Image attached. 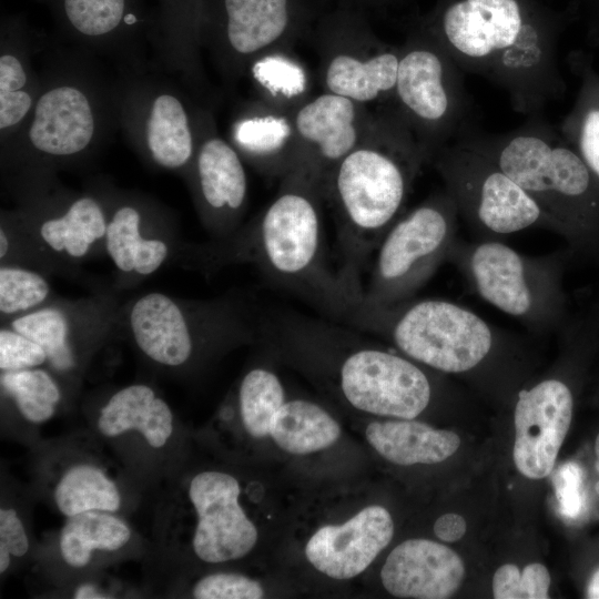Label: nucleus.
Listing matches in <instances>:
<instances>
[{"mask_svg":"<svg viewBox=\"0 0 599 599\" xmlns=\"http://www.w3.org/2000/svg\"><path fill=\"white\" fill-rule=\"evenodd\" d=\"M435 41L463 72L504 90L517 112L540 115L560 91L550 30L528 20L518 0H456Z\"/></svg>","mask_w":599,"mask_h":599,"instance_id":"f257e3e1","label":"nucleus"},{"mask_svg":"<svg viewBox=\"0 0 599 599\" xmlns=\"http://www.w3.org/2000/svg\"><path fill=\"white\" fill-rule=\"evenodd\" d=\"M407 129L402 121L382 143L355 148L323 185L337 210V274L354 302L363 295L362 274L369 257L402 216L413 181L429 159Z\"/></svg>","mask_w":599,"mask_h":599,"instance_id":"f03ea898","label":"nucleus"},{"mask_svg":"<svg viewBox=\"0 0 599 599\" xmlns=\"http://www.w3.org/2000/svg\"><path fill=\"white\" fill-rule=\"evenodd\" d=\"M319 193L321 186L302 171L287 172L248 235L250 257L272 282L342 323L354 300L327 262Z\"/></svg>","mask_w":599,"mask_h":599,"instance_id":"7ed1b4c3","label":"nucleus"},{"mask_svg":"<svg viewBox=\"0 0 599 599\" xmlns=\"http://www.w3.org/2000/svg\"><path fill=\"white\" fill-rule=\"evenodd\" d=\"M458 138L490 158L541 207L552 229L570 236L591 222L592 174L580 155L540 115L499 134L470 126Z\"/></svg>","mask_w":599,"mask_h":599,"instance_id":"20e7f679","label":"nucleus"},{"mask_svg":"<svg viewBox=\"0 0 599 599\" xmlns=\"http://www.w3.org/2000/svg\"><path fill=\"white\" fill-rule=\"evenodd\" d=\"M342 323L383 336L413 361L451 374L477 367L496 341L493 327L481 316L440 298L375 305L361 296Z\"/></svg>","mask_w":599,"mask_h":599,"instance_id":"39448f33","label":"nucleus"},{"mask_svg":"<svg viewBox=\"0 0 599 599\" xmlns=\"http://www.w3.org/2000/svg\"><path fill=\"white\" fill-rule=\"evenodd\" d=\"M458 217L456 202L446 189L400 216L374 252L362 300L393 305L413 298L448 258Z\"/></svg>","mask_w":599,"mask_h":599,"instance_id":"423d86ee","label":"nucleus"},{"mask_svg":"<svg viewBox=\"0 0 599 599\" xmlns=\"http://www.w3.org/2000/svg\"><path fill=\"white\" fill-rule=\"evenodd\" d=\"M312 332L338 355L337 385L354 408L413 419L429 405L433 387L417 362L396 352L355 343L345 327L306 317Z\"/></svg>","mask_w":599,"mask_h":599,"instance_id":"0eeeda50","label":"nucleus"},{"mask_svg":"<svg viewBox=\"0 0 599 599\" xmlns=\"http://www.w3.org/2000/svg\"><path fill=\"white\" fill-rule=\"evenodd\" d=\"M445 189L459 216L483 240H496L532 226L554 230L537 202L490 158L457 138L435 155Z\"/></svg>","mask_w":599,"mask_h":599,"instance_id":"6e6552de","label":"nucleus"},{"mask_svg":"<svg viewBox=\"0 0 599 599\" xmlns=\"http://www.w3.org/2000/svg\"><path fill=\"white\" fill-rule=\"evenodd\" d=\"M448 258L461 267L477 294L532 328H550L560 306L557 264L524 255L498 240L464 245L456 238Z\"/></svg>","mask_w":599,"mask_h":599,"instance_id":"1a4fd4ad","label":"nucleus"},{"mask_svg":"<svg viewBox=\"0 0 599 599\" xmlns=\"http://www.w3.org/2000/svg\"><path fill=\"white\" fill-rule=\"evenodd\" d=\"M394 93L429 159L473 126L463 71L436 41L400 52Z\"/></svg>","mask_w":599,"mask_h":599,"instance_id":"9d476101","label":"nucleus"},{"mask_svg":"<svg viewBox=\"0 0 599 599\" xmlns=\"http://www.w3.org/2000/svg\"><path fill=\"white\" fill-rule=\"evenodd\" d=\"M237 478L222 470H203L191 477L185 497L194 515L189 546L206 564H222L248 555L258 532L240 502Z\"/></svg>","mask_w":599,"mask_h":599,"instance_id":"9b49d317","label":"nucleus"},{"mask_svg":"<svg viewBox=\"0 0 599 599\" xmlns=\"http://www.w3.org/2000/svg\"><path fill=\"white\" fill-rule=\"evenodd\" d=\"M573 398L559 379H545L518 394L512 457L520 474L547 477L571 424Z\"/></svg>","mask_w":599,"mask_h":599,"instance_id":"f8f14e48","label":"nucleus"},{"mask_svg":"<svg viewBox=\"0 0 599 599\" xmlns=\"http://www.w3.org/2000/svg\"><path fill=\"white\" fill-rule=\"evenodd\" d=\"M394 535V521L382 506H368L342 525L321 527L309 538L305 555L327 577L352 579L366 570Z\"/></svg>","mask_w":599,"mask_h":599,"instance_id":"ddd939ff","label":"nucleus"},{"mask_svg":"<svg viewBox=\"0 0 599 599\" xmlns=\"http://www.w3.org/2000/svg\"><path fill=\"white\" fill-rule=\"evenodd\" d=\"M293 124L308 151L292 170L302 171L323 190L334 166L358 146L355 104L347 98L324 93L304 104Z\"/></svg>","mask_w":599,"mask_h":599,"instance_id":"4468645a","label":"nucleus"},{"mask_svg":"<svg viewBox=\"0 0 599 599\" xmlns=\"http://www.w3.org/2000/svg\"><path fill=\"white\" fill-rule=\"evenodd\" d=\"M463 559L429 539H408L395 547L380 570L384 588L398 598L446 599L460 587Z\"/></svg>","mask_w":599,"mask_h":599,"instance_id":"2eb2a0df","label":"nucleus"},{"mask_svg":"<svg viewBox=\"0 0 599 599\" xmlns=\"http://www.w3.org/2000/svg\"><path fill=\"white\" fill-rule=\"evenodd\" d=\"M94 133L92 109L82 91L62 85L38 100L29 130L33 146L51 155H71L84 150Z\"/></svg>","mask_w":599,"mask_h":599,"instance_id":"dca6fc26","label":"nucleus"},{"mask_svg":"<svg viewBox=\"0 0 599 599\" xmlns=\"http://www.w3.org/2000/svg\"><path fill=\"white\" fill-rule=\"evenodd\" d=\"M130 327L140 351L154 363L179 367L193 355L191 324L181 307L162 293H149L133 304Z\"/></svg>","mask_w":599,"mask_h":599,"instance_id":"f3484780","label":"nucleus"},{"mask_svg":"<svg viewBox=\"0 0 599 599\" xmlns=\"http://www.w3.org/2000/svg\"><path fill=\"white\" fill-rule=\"evenodd\" d=\"M97 428L108 438L138 433L151 448L161 449L174 435V414L152 387L132 384L112 394L100 408Z\"/></svg>","mask_w":599,"mask_h":599,"instance_id":"a211bd4d","label":"nucleus"},{"mask_svg":"<svg viewBox=\"0 0 599 599\" xmlns=\"http://www.w3.org/2000/svg\"><path fill=\"white\" fill-rule=\"evenodd\" d=\"M365 436L382 457L402 466L441 463L460 445L456 433L436 429L415 418L372 422Z\"/></svg>","mask_w":599,"mask_h":599,"instance_id":"6ab92c4d","label":"nucleus"},{"mask_svg":"<svg viewBox=\"0 0 599 599\" xmlns=\"http://www.w3.org/2000/svg\"><path fill=\"white\" fill-rule=\"evenodd\" d=\"M51 498L65 517L90 510L119 512L123 495L105 468L88 459L61 466L51 485Z\"/></svg>","mask_w":599,"mask_h":599,"instance_id":"aec40b11","label":"nucleus"},{"mask_svg":"<svg viewBox=\"0 0 599 599\" xmlns=\"http://www.w3.org/2000/svg\"><path fill=\"white\" fill-rule=\"evenodd\" d=\"M196 167L207 209L221 219L240 212L246 200L247 179L235 150L221 139H210L200 149Z\"/></svg>","mask_w":599,"mask_h":599,"instance_id":"412c9836","label":"nucleus"},{"mask_svg":"<svg viewBox=\"0 0 599 599\" xmlns=\"http://www.w3.org/2000/svg\"><path fill=\"white\" fill-rule=\"evenodd\" d=\"M131 538V527L116 512L84 511L67 517L59 532V554L70 568L83 569L97 552L120 551Z\"/></svg>","mask_w":599,"mask_h":599,"instance_id":"4be33fe9","label":"nucleus"},{"mask_svg":"<svg viewBox=\"0 0 599 599\" xmlns=\"http://www.w3.org/2000/svg\"><path fill=\"white\" fill-rule=\"evenodd\" d=\"M399 55L393 51H382L367 59L338 54L326 69V87L334 94L363 103L394 93Z\"/></svg>","mask_w":599,"mask_h":599,"instance_id":"5701e85b","label":"nucleus"},{"mask_svg":"<svg viewBox=\"0 0 599 599\" xmlns=\"http://www.w3.org/2000/svg\"><path fill=\"white\" fill-rule=\"evenodd\" d=\"M231 48L252 54L274 43L288 23L287 0H222Z\"/></svg>","mask_w":599,"mask_h":599,"instance_id":"b1692460","label":"nucleus"},{"mask_svg":"<svg viewBox=\"0 0 599 599\" xmlns=\"http://www.w3.org/2000/svg\"><path fill=\"white\" fill-rule=\"evenodd\" d=\"M270 436L283 450L305 455L334 445L341 436V427L319 405L292 399L276 413Z\"/></svg>","mask_w":599,"mask_h":599,"instance_id":"393cba45","label":"nucleus"},{"mask_svg":"<svg viewBox=\"0 0 599 599\" xmlns=\"http://www.w3.org/2000/svg\"><path fill=\"white\" fill-rule=\"evenodd\" d=\"M140 221L134 207L122 206L108 223L104 238L106 251L120 271L149 275L162 265L169 248L162 240L143 238Z\"/></svg>","mask_w":599,"mask_h":599,"instance_id":"a878e982","label":"nucleus"},{"mask_svg":"<svg viewBox=\"0 0 599 599\" xmlns=\"http://www.w3.org/2000/svg\"><path fill=\"white\" fill-rule=\"evenodd\" d=\"M146 142L154 161L166 169L184 165L193 152L189 119L182 103L171 94L159 95L146 122Z\"/></svg>","mask_w":599,"mask_h":599,"instance_id":"bb28decb","label":"nucleus"},{"mask_svg":"<svg viewBox=\"0 0 599 599\" xmlns=\"http://www.w3.org/2000/svg\"><path fill=\"white\" fill-rule=\"evenodd\" d=\"M108 223L100 205L91 197L74 201L67 213L42 223L40 235L55 252L82 257L105 236Z\"/></svg>","mask_w":599,"mask_h":599,"instance_id":"cd10ccee","label":"nucleus"},{"mask_svg":"<svg viewBox=\"0 0 599 599\" xmlns=\"http://www.w3.org/2000/svg\"><path fill=\"white\" fill-rule=\"evenodd\" d=\"M280 377L265 367H255L242 378L237 390L240 418L253 438L270 436L271 425L285 403Z\"/></svg>","mask_w":599,"mask_h":599,"instance_id":"c85d7f7f","label":"nucleus"},{"mask_svg":"<svg viewBox=\"0 0 599 599\" xmlns=\"http://www.w3.org/2000/svg\"><path fill=\"white\" fill-rule=\"evenodd\" d=\"M294 124L275 113L255 115L241 120L234 128L236 143L252 156L263 161L272 172H284L293 167L287 154Z\"/></svg>","mask_w":599,"mask_h":599,"instance_id":"c756f323","label":"nucleus"},{"mask_svg":"<svg viewBox=\"0 0 599 599\" xmlns=\"http://www.w3.org/2000/svg\"><path fill=\"white\" fill-rule=\"evenodd\" d=\"M0 383L2 390L27 422L43 424L55 414L61 390L47 370L34 367L1 372Z\"/></svg>","mask_w":599,"mask_h":599,"instance_id":"7c9ffc66","label":"nucleus"},{"mask_svg":"<svg viewBox=\"0 0 599 599\" xmlns=\"http://www.w3.org/2000/svg\"><path fill=\"white\" fill-rule=\"evenodd\" d=\"M65 23L78 33L99 38L133 27L139 19L133 0H52Z\"/></svg>","mask_w":599,"mask_h":599,"instance_id":"2f4dec72","label":"nucleus"},{"mask_svg":"<svg viewBox=\"0 0 599 599\" xmlns=\"http://www.w3.org/2000/svg\"><path fill=\"white\" fill-rule=\"evenodd\" d=\"M11 328L39 344L57 372H69L75 357L69 342V325L58 308H41L26 313L11 323Z\"/></svg>","mask_w":599,"mask_h":599,"instance_id":"473e14b6","label":"nucleus"},{"mask_svg":"<svg viewBox=\"0 0 599 599\" xmlns=\"http://www.w3.org/2000/svg\"><path fill=\"white\" fill-rule=\"evenodd\" d=\"M48 282L37 272L2 266L0 270V311L12 315L39 306L49 295Z\"/></svg>","mask_w":599,"mask_h":599,"instance_id":"72a5a7b5","label":"nucleus"},{"mask_svg":"<svg viewBox=\"0 0 599 599\" xmlns=\"http://www.w3.org/2000/svg\"><path fill=\"white\" fill-rule=\"evenodd\" d=\"M549 586V571L538 562L527 565L522 572L516 565H502L493 578L496 599H547Z\"/></svg>","mask_w":599,"mask_h":599,"instance_id":"f704fd0d","label":"nucleus"},{"mask_svg":"<svg viewBox=\"0 0 599 599\" xmlns=\"http://www.w3.org/2000/svg\"><path fill=\"white\" fill-rule=\"evenodd\" d=\"M254 78L272 94L285 99L306 90L307 78L301 65L284 55H267L253 65Z\"/></svg>","mask_w":599,"mask_h":599,"instance_id":"c9c22d12","label":"nucleus"},{"mask_svg":"<svg viewBox=\"0 0 599 599\" xmlns=\"http://www.w3.org/2000/svg\"><path fill=\"white\" fill-rule=\"evenodd\" d=\"M196 599H260L262 585L237 572H214L200 578L191 590Z\"/></svg>","mask_w":599,"mask_h":599,"instance_id":"e433bc0d","label":"nucleus"},{"mask_svg":"<svg viewBox=\"0 0 599 599\" xmlns=\"http://www.w3.org/2000/svg\"><path fill=\"white\" fill-rule=\"evenodd\" d=\"M45 362H48V355L39 344L12 328H1V372L34 368Z\"/></svg>","mask_w":599,"mask_h":599,"instance_id":"4c0bfd02","label":"nucleus"},{"mask_svg":"<svg viewBox=\"0 0 599 599\" xmlns=\"http://www.w3.org/2000/svg\"><path fill=\"white\" fill-rule=\"evenodd\" d=\"M30 550V538L24 522L13 506L0 508V573L11 566L13 558H23Z\"/></svg>","mask_w":599,"mask_h":599,"instance_id":"58836bf2","label":"nucleus"},{"mask_svg":"<svg viewBox=\"0 0 599 599\" xmlns=\"http://www.w3.org/2000/svg\"><path fill=\"white\" fill-rule=\"evenodd\" d=\"M577 144L579 155L599 179V108H590L585 113L577 128Z\"/></svg>","mask_w":599,"mask_h":599,"instance_id":"ea45409f","label":"nucleus"},{"mask_svg":"<svg viewBox=\"0 0 599 599\" xmlns=\"http://www.w3.org/2000/svg\"><path fill=\"white\" fill-rule=\"evenodd\" d=\"M580 484V469L572 463L562 466L555 477L557 498L566 516H575L581 507Z\"/></svg>","mask_w":599,"mask_h":599,"instance_id":"a19ab883","label":"nucleus"},{"mask_svg":"<svg viewBox=\"0 0 599 599\" xmlns=\"http://www.w3.org/2000/svg\"><path fill=\"white\" fill-rule=\"evenodd\" d=\"M32 104L26 91H0V129H8L20 122Z\"/></svg>","mask_w":599,"mask_h":599,"instance_id":"79ce46f5","label":"nucleus"},{"mask_svg":"<svg viewBox=\"0 0 599 599\" xmlns=\"http://www.w3.org/2000/svg\"><path fill=\"white\" fill-rule=\"evenodd\" d=\"M27 82V75L21 62L11 54L0 58V91L21 90Z\"/></svg>","mask_w":599,"mask_h":599,"instance_id":"37998d69","label":"nucleus"},{"mask_svg":"<svg viewBox=\"0 0 599 599\" xmlns=\"http://www.w3.org/2000/svg\"><path fill=\"white\" fill-rule=\"evenodd\" d=\"M433 529L438 539L455 542L464 537L467 524L458 514H445L437 518Z\"/></svg>","mask_w":599,"mask_h":599,"instance_id":"c03bdc74","label":"nucleus"},{"mask_svg":"<svg viewBox=\"0 0 599 599\" xmlns=\"http://www.w3.org/2000/svg\"><path fill=\"white\" fill-rule=\"evenodd\" d=\"M72 597L75 599H110L115 596L95 582H82L74 588Z\"/></svg>","mask_w":599,"mask_h":599,"instance_id":"a18cd8bd","label":"nucleus"},{"mask_svg":"<svg viewBox=\"0 0 599 599\" xmlns=\"http://www.w3.org/2000/svg\"><path fill=\"white\" fill-rule=\"evenodd\" d=\"M164 16L166 19L174 20L176 18H182L185 13V10L189 6L190 0H162ZM192 1V0H191Z\"/></svg>","mask_w":599,"mask_h":599,"instance_id":"49530a36","label":"nucleus"},{"mask_svg":"<svg viewBox=\"0 0 599 599\" xmlns=\"http://www.w3.org/2000/svg\"><path fill=\"white\" fill-rule=\"evenodd\" d=\"M587 597L598 599L599 598V569L593 573L588 589H587Z\"/></svg>","mask_w":599,"mask_h":599,"instance_id":"de8ad7c7","label":"nucleus"},{"mask_svg":"<svg viewBox=\"0 0 599 599\" xmlns=\"http://www.w3.org/2000/svg\"><path fill=\"white\" fill-rule=\"evenodd\" d=\"M8 250H9L8 235L6 234L3 229H1L0 231V257L1 258H3L7 255Z\"/></svg>","mask_w":599,"mask_h":599,"instance_id":"09e8293b","label":"nucleus"},{"mask_svg":"<svg viewBox=\"0 0 599 599\" xmlns=\"http://www.w3.org/2000/svg\"><path fill=\"white\" fill-rule=\"evenodd\" d=\"M595 451H596V464H595V466H596V469L599 473V434H598V436L596 438ZM596 491L599 495V481L596 484Z\"/></svg>","mask_w":599,"mask_h":599,"instance_id":"8fccbe9b","label":"nucleus"}]
</instances>
